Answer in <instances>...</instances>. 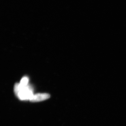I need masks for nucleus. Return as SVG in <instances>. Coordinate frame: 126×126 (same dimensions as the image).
<instances>
[{
	"label": "nucleus",
	"instance_id": "1",
	"mask_svg": "<svg viewBox=\"0 0 126 126\" xmlns=\"http://www.w3.org/2000/svg\"><path fill=\"white\" fill-rule=\"evenodd\" d=\"M14 92L19 99L23 101L30 100L34 94L32 88L28 84L26 86L16 83L14 86Z\"/></svg>",
	"mask_w": 126,
	"mask_h": 126
},
{
	"label": "nucleus",
	"instance_id": "2",
	"mask_svg": "<svg viewBox=\"0 0 126 126\" xmlns=\"http://www.w3.org/2000/svg\"><path fill=\"white\" fill-rule=\"evenodd\" d=\"M50 95L48 94L38 93L34 94L30 101L32 102H37L45 101L49 98Z\"/></svg>",
	"mask_w": 126,
	"mask_h": 126
},
{
	"label": "nucleus",
	"instance_id": "3",
	"mask_svg": "<svg viewBox=\"0 0 126 126\" xmlns=\"http://www.w3.org/2000/svg\"><path fill=\"white\" fill-rule=\"evenodd\" d=\"M29 78L27 77H24L21 79L19 84L22 86H26L29 84Z\"/></svg>",
	"mask_w": 126,
	"mask_h": 126
}]
</instances>
